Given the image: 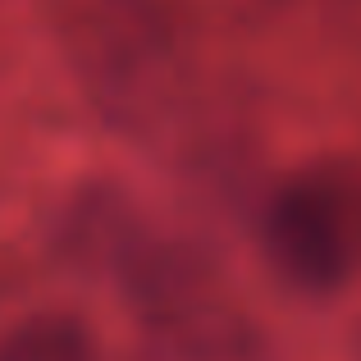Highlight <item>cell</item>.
<instances>
[{"instance_id":"1","label":"cell","mask_w":361,"mask_h":361,"mask_svg":"<svg viewBox=\"0 0 361 361\" xmlns=\"http://www.w3.org/2000/svg\"><path fill=\"white\" fill-rule=\"evenodd\" d=\"M64 55L97 110L115 123L156 119L178 82V46L156 0H69Z\"/></svg>"},{"instance_id":"2","label":"cell","mask_w":361,"mask_h":361,"mask_svg":"<svg viewBox=\"0 0 361 361\" xmlns=\"http://www.w3.org/2000/svg\"><path fill=\"white\" fill-rule=\"evenodd\" d=\"M265 247L274 265L302 288H338L353 265L348 202L325 183H293L270 202Z\"/></svg>"},{"instance_id":"3","label":"cell","mask_w":361,"mask_h":361,"mask_svg":"<svg viewBox=\"0 0 361 361\" xmlns=\"http://www.w3.org/2000/svg\"><path fill=\"white\" fill-rule=\"evenodd\" d=\"M0 361H97V348L73 316H32L0 334Z\"/></svg>"}]
</instances>
